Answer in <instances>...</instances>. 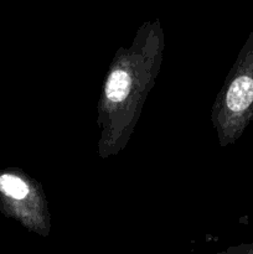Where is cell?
I'll list each match as a JSON object with an SVG mask.
<instances>
[{
	"label": "cell",
	"instance_id": "6da1fadb",
	"mask_svg": "<svg viewBox=\"0 0 253 254\" xmlns=\"http://www.w3.org/2000/svg\"><path fill=\"white\" fill-rule=\"evenodd\" d=\"M164 50L165 35L158 19L144 21L130 46L117 50L97 104L99 159L118 155L129 143L160 72Z\"/></svg>",
	"mask_w": 253,
	"mask_h": 254
},
{
	"label": "cell",
	"instance_id": "277c9868",
	"mask_svg": "<svg viewBox=\"0 0 253 254\" xmlns=\"http://www.w3.org/2000/svg\"><path fill=\"white\" fill-rule=\"evenodd\" d=\"M215 254H253V243L233 246V247H228L227 250Z\"/></svg>",
	"mask_w": 253,
	"mask_h": 254
},
{
	"label": "cell",
	"instance_id": "3957f363",
	"mask_svg": "<svg viewBox=\"0 0 253 254\" xmlns=\"http://www.w3.org/2000/svg\"><path fill=\"white\" fill-rule=\"evenodd\" d=\"M0 192L14 203L19 220L32 232L49 237L51 215L41 185L24 174L4 173L0 175Z\"/></svg>",
	"mask_w": 253,
	"mask_h": 254
},
{
	"label": "cell",
	"instance_id": "7a4b0ae2",
	"mask_svg": "<svg viewBox=\"0 0 253 254\" xmlns=\"http://www.w3.org/2000/svg\"><path fill=\"white\" fill-rule=\"evenodd\" d=\"M211 122L222 148L235 144L253 122V31L216 96Z\"/></svg>",
	"mask_w": 253,
	"mask_h": 254
}]
</instances>
